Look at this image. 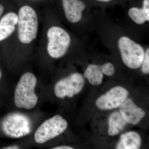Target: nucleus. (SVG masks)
I'll list each match as a JSON object with an SVG mask.
<instances>
[{
	"mask_svg": "<svg viewBox=\"0 0 149 149\" xmlns=\"http://www.w3.org/2000/svg\"><path fill=\"white\" fill-rule=\"evenodd\" d=\"M97 1L103 2H108L109 1H111V0H97Z\"/></svg>",
	"mask_w": 149,
	"mask_h": 149,
	"instance_id": "412c9836",
	"label": "nucleus"
},
{
	"mask_svg": "<svg viewBox=\"0 0 149 149\" xmlns=\"http://www.w3.org/2000/svg\"><path fill=\"white\" fill-rule=\"evenodd\" d=\"M37 83V78L33 73L27 72L22 75L15 91L14 102L17 107L29 110L36 106L38 102L35 92Z\"/></svg>",
	"mask_w": 149,
	"mask_h": 149,
	"instance_id": "f257e3e1",
	"label": "nucleus"
},
{
	"mask_svg": "<svg viewBox=\"0 0 149 149\" xmlns=\"http://www.w3.org/2000/svg\"><path fill=\"white\" fill-rule=\"evenodd\" d=\"M67 127L66 120L61 116H55L46 120L37 128L35 134V142L45 143L63 133Z\"/></svg>",
	"mask_w": 149,
	"mask_h": 149,
	"instance_id": "423d86ee",
	"label": "nucleus"
},
{
	"mask_svg": "<svg viewBox=\"0 0 149 149\" xmlns=\"http://www.w3.org/2000/svg\"><path fill=\"white\" fill-rule=\"evenodd\" d=\"M4 9L3 7V6L0 4V17L2 14L3 12Z\"/></svg>",
	"mask_w": 149,
	"mask_h": 149,
	"instance_id": "aec40b11",
	"label": "nucleus"
},
{
	"mask_svg": "<svg viewBox=\"0 0 149 149\" xmlns=\"http://www.w3.org/2000/svg\"><path fill=\"white\" fill-rule=\"evenodd\" d=\"M2 75V73L1 70L0 69V80H1V78Z\"/></svg>",
	"mask_w": 149,
	"mask_h": 149,
	"instance_id": "4be33fe9",
	"label": "nucleus"
},
{
	"mask_svg": "<svg viewBox=\"0 0 149 149\" xmlns=\"http://www.w3.org/2000/svg\"><path fill=\"white\" fill-rule=\"evenodd\" d=\"M17 15L13 12L6 14L0 20V42L10 36L18 22Z\"/></svg>",
	"mask_w": 149,
	"mask_h": 149,
	"instance_id": "9b49d317",
	"label": "nucleus"
},
{
	"mask_svg": "<svg viewBox=\"0 0 149 149\" xmlns=\"http://www.w3.org/2000/svg\"><path fill=\"white\" fill-rule=\"evenodd\" d=\"M103 73L109 76H112L115 73L114 67L110 63H107L102 65Z\"/></svg>",
	"mask_w": 149,
	"mask_h": 149,
	"instance_id": "dca6fc26",
	"label": "nucleus"
},
{
	"mask_svg": "<svg viewBox=\"0 0 149 149\" xmlns=\"http://www.w3.org/2000/svg\"><path fill=\"white\" fill-rule=\"evenodd\" d=\"M52 149H73V148L72 147L68 146H58L55 147V148H52Z\"/></svg>",
	"mask_w": 149,
	"mask_h": 149,
	"instance_id": "a211bd4d",
	"label": "nucleus"
},
{
	"mask_svg": "<svg viewBox=\"0 0 149 149\" xmlns=\"http://www.w3.org/2000/svg\"><path fill=\"white\" fill-rule=\"evenodd\" d=\"M1 129L8 137L18 139L32 133L33 123L27 115L19 112L10 113L3 119Z\"/></svg>",
	"mask_w": 149,
	"mask_h": 149,
	"instance_id": "f03ea898",
	"label": "nucleus"
},
{
	"mask_svg": "<svg viewBox=\"0 0 149 149\" xmlns=\"http://www.w3.org/2000/svg\"><path fill=\"white\" fill-rule=\"evenodd\" d=\"M128 91L120 86H116L100 97L96 102L97 107L102 110H110L118 107L127 99Z\"/></svg>",
	"mask_w": 149,
	"mask_h": 149,
	"instance_id": "6e6552de",
	"label": "nucleus"
},
{
	"mask_svg": "<svg viewBox=\"0 0 149 149\" xmlns=\"http://www.w3.org/2000/svg\"><path fill=\"white\" fill-rule=\"evenodd\" d=\"M118 47L123 61L131 69H137L143 63L145 56L144 49L139 44L129 37H120L118 41Z\"/></svg>",
	"mask_w": 149,
	"mask_h": 149,
	"instance_id": "20e7f679",
	"label": "nucleus"
},
{
	"mask_svg": "<svg viewBox=\"0 0 149 149\" xmlns=\"http://www.w3.org/2000/svg\"><path fill=\"white\" fill-rule=\"evenodd\" d=\"M62 4L67 19L72 23L80 21L82 13L86 8L85 4L80 0H62Z\"/></svg>",
	"mask_w": 149,
	"mask_h": 149,
	"instance_id": "9d476101",
	"label": "nucleus"
},
{
	"mask_svg": "<svg viewBox=\"0 0 149 149\" xmlns=\"http://www.w3.org/2000/svg\"><path fill=\"white\" fill-rule=\"evenodd\" d=\"M127 123L120 113L115 112L112 113L109 120V135L110 136L117 135L125 128Z\"/></svg>",
	"mask_w": 149,
	"mask_h": 149,
	"instance_id": "4468645a",
	"label": "nucleus"
},
{
	"mask_svg": "<svg viewBox=\"0 0 149 149\" xmlns=\"http://www.w3.org/2000/svg\"><path fill=\"white\" fill-rule=\"evenodd\" d=\"M18 37L21 42L31 43L37 37L38 20L36 12L31 7L24 6L19 11Z\"/></svg>",
	"mask_w": 149,
	"mask_h": 149,
	"instance_id": "7ed1b4c3",
	"label": "nucleus"
},
{
	"mask_svg": "<svg viewBox=\"0 0 149 149\" xmlns=\"http://www.w3.org/2000/svg\"><path fill=\"white\" fill-rule=\"evenodd\" d=\"M141 139L140 135L134 131L122 134L118 144V149H139L141 146Z\"/></svg>",
	"mask_w": 149,
	"mask_h": 149,
	"instance_id": "f8f14e48",
	"label": "nucleus"
},
{
	"mask_svg": "<svg viewBox=\"0 0 149 149\" xmlns=\"http://www.w3.org/2000/svg\"><path fill=\"white\" fill-rule=\"evenodd\" d=\"M120 113L127 123L138 124L146 116V112L134 104L132 100L128 99L120 106Z\"/></svg>",
	"mask_w": 149,
	"mask_h": 149,
	"instance_id": "1a4fd4ad",
	"label": "nucleus"
},
{
	"mask_svg": "<svg viewBox=\"0 0 149 149\" xmlns=\"http://www.w3.org/2000/svg\"><path fill=\"white\" fill-rule=\"evenodd\" d=\"M142 71L146 74L149 72V49H148L145 54L143 61Z\"/></svg>",
	"mask_w": 149,
	"mask_h": 149,
	"instance_id": "f3484780",
	"label": "nucleus"
},
{
	"mask_svg": "<svg viewBox=\"0 0 149 149\" xmlns=\"http://www.w3.org/2000/svg\"><path fill=\"white\" fill-rule=\"evenodd\" d=\"M85 85V79L79 73H74L58 81L54 88L55 95L59 98L72 97L81 92Z\"/></svg>",
	"mask_w": 149,
	"mask_h": 149,
	"instance_id": "0eeeda50",
	"label": "nucleus"
},
{
	"mask_svg": "<svg viewBox=\"0 0 149 149\" xmlns=\"http://www.w3.org/2000/svg\"><path fill=\"white\" fill-rule=\"evenodd\" d=\"M128 15L136 24H143L149 20V0H144L142 8L133 7L128 11Z\"/></svg>",
	"mask_w": 149,
	"mask_h": 149,
	"instance_id": "ddd939ff",
	"label": "nucleus"
},
{
	"mask_svg": "<svg viewBox=\"0 0 149 149\" xmlns=\"http://www.w3.org/2000/svg\"><path fill=\"white\" fill-rule=\"evenodd\" d=\"M19 148V147L17 146H10L6 147V148H4V149H17Z\"/></svg>",
	"mask_w": 149,
	"mask_h": 149,
	"instance_id": "6ab92c4d",
	"label": "nucleus"
},
{
	"mask_svg": "<svg viewBox=\"0 0 149 149\" xmlns=\"http://www.w3.org/2000/svg\"><path fill=\"white\" fill-rule=\"evenodd\" d=\"M47 36V50L49 56L54 58L63 56L71 42V38L68 33L61 27L54 26L48 30Z\"/></svg>",
	"mask_w": 149,
	"mask_h": 149,
	"instance_id": "39448f33",
	"label": "nucleus"
},
{
	"mask_svg": "<svg viewBox=\"0 0 149 149\" xmlns=\"http://www.w3.org/2000/svg\"><path fill=\"white\" fill-rule=\"evenodd\" d=\"M84 76L92 85H99L101 84L103 78L102 65H90L85 70Z\"/></svg>",
	"mask_w": 149,
	"mask_h": 149,
	"instance_id": "2eb2a0df",
	"label": "nucleus"
}]
</instances>
